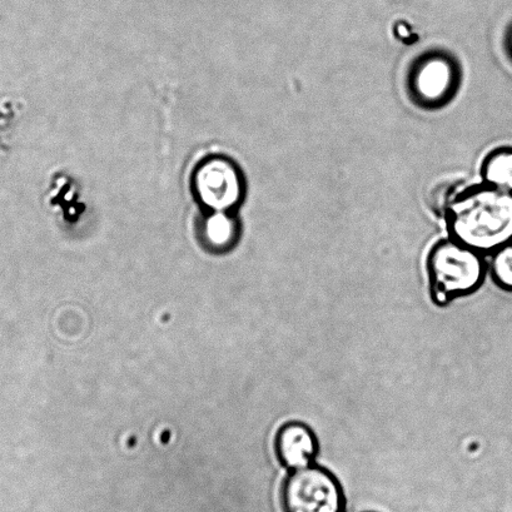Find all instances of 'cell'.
I'll use <instances>...</instances> for the list:
<instances>
[{"label": "cell", "mask_w": 512, "mask_h": 512, "mask_svg": "<svg viewBox=\"0 0 512 512\" xmlns=\"http://www.w3.org/2000/svg\"><path fill=\"white\" fill-rule=\"evenodd\" d=\"M481 183L512 193V147L491 149L480 164Z\"/></svg>", "instance_id": "52a82bcc"}, {"label": "cell", "mask_w": 512, "mask_h": 512, "mask_svg": "<svg viewBox=\"0 0 512 512\" xmlns=\"http://www.w3.org/2000/svg\"><path fill=\"white\" fill-rule=\"evenodd\" d=\"M492 281L501 290L512 292V242L487 257Z\"/></svg>", "instance_id": "ba28073f"}, {"label": "cell", "mask_w": 512, "mask_h": 512, "mask_svg": "<svg viewBox=\"0 0 512 512\" xmlns=\"http://www.w3.org/2000/svg\"><path fill=\"white\" fill-rule=\"evenodd\" d=\"M394 36L396 39H399L400 42L405 44H414L416 43L417 36L409 24L405 22H399L395 24L394 27Z\"/></svg>", "instance_id": "8fae6325"}, {"label": "cell", "mask_w": 512, "mask_h": 512, "mask_svg": "<svg viewBox=\"0 0 512 512\" xmlns=\"http://www.w3.org/2000/svg\"><path fill=\"white\" fill-rule=\"evenodd\" d=\"M365 512H376V511H365Z\"/></svg>", "instance_id": "4fadbf2b"}, {"label": "cell", "mask_w": 512, "mask_h": 512, "mask_svg": "<svg viewBox=\"0 0 512 512\" xmlns=\"http://www.w3.org/2000/svg\"><path fill=\"white\" fill-rule=\"evenodd\" d=\"M462 82L460 59L447 49L430 48L417 54L407 66L405 92L420 111L439 112L459 96Z\"/></svg>", "instance_id": "3957f363"}, {"label": "cell", "mask_w": 512, "mask_h": 512, "mask_svg": "<svg viewBox=\"0 0 512 512\" xmlns=\"http://www.w3.org/2000/svg\"><path fill=\"white\" fill-rule=\"evenodd\" d=\"M510 44H511V47H510V48L512 49V37H511V39H510Z\"/></svg>", "instance_id": "7c38bea8"}, {"label": "cell", "mask_w": 512, "mask_h": 512, "mask_svg": "<svg viewBox=\"0 0 512 512\" xmlns=\"http://www.w3.org/2000/svg\"><path fill=\"white\" fill-rule=\"evenodd\" d=\"M432 302L447 307L479 291L489 273L487 257L447 237L431 247L426 258Z\"/></svg>", "instance_id": "7a4b0ae2"}, {"label": "cell", "mask_w": 512, "mask_h": 512, "mask_svg": "<svg viewBox=\"0 0 512 512\" xmlns=\"http://www.w3.org/2000/svg\"><path fill=\"white\" fill-rule=\"evenodd\" d=\"M198 192L203 202L216 208L236 205L242 193L240 173L226 162H211L197 176Z\"/></svg>", "instance_id": "8992f818"}, {"label": "cell", "mask_w": 512, "mask_h": 512, "mask_svg": "<svg viewBox=\"0 0 512 512\" xmlns=\"http://www.w3.org/2000/svg\"><path fill=\"white\" fill-rule=\"evenodd\" d=\"M236 235V227L230 225L225 217H216L211 220L208 225V238L212 243H226L228 238H233Z\"/></svg>", "instance_id": "30bf717a"}, {"label": "cell", "mask_w": 512, "mask_h": 512, "mask_svg": "<svg viewBox=\"0 0 512 512\" xmlns=\"http://www.w3.org/2000/svg\"><path fill=\"white\" fill-rule=\"evenodd\" d=\"M466 186L460 182H444L432 191L430 195V207L437 217L444 218L447 208L455 201Z\"/></svg>", "instance_id": "9c48e42d"}, {"label": "cell", "mask_w": 512, "mask_h": 512, "mask_svg": "<svg viewBox=\"0 0 512 512\" xmlns=\"http://www.w3.org/2000/svg\"><path fill=\"white\" fill-rule=\"evenodd\" d=\"M281 507L283 512H346L347 499L337 476L315 462L288 472Z\"/></svg>", "instance_id": "277c9868"}, {"label": "cell", "mask_w": 512, "mask_h": 512, "mask_svg": "<svg viewBox=\"0 0 512 512\" xmlns=\"http://www.w3.org/2000/svg\"><path fill=\"white\" fill-rule=\"evenodd\" d=\"M442 220L452 240L489 257L512 242V193L481 182L466 186Z\"/></svg>", "instance_id": "6da1fadb"}, {"label": "cell", "mask_w": 512, "mask_h": 512, "mask_svg": "<svg viewBox=\"0 0 512 512\" xmlns=\"http://www.w3.org/2000/svg\"><path fill=\"white\" fill-rule=\"evenodd\" d=\"M275 450L280 464L292 471L315 464L320 442L305 422L288 421L277 432Z\"/></svg>", "instance_id": "5b68a950"}]
</instances>
